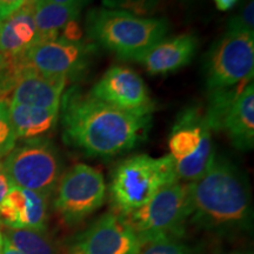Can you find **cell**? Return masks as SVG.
Here are the masks:
<instances>
[{"label": "cell", "mask_w": 254, "mask_h": 254, "mask_svg": "<svg viewBox=\"0 0 254 254\" xmlns=\"http://www.w3.org/2000/svg\"><path fill=\"white\" fill-rule=\"evenodd\" d=\"M59 118L68 145L90 157L110 158L144 140L152 116L124 112L74 86L64 92Z\"/></svg>", "instance_id": "cell-1"}, {"label": "cell", "mask_w": 254, "mask_h": 254, "mask_svg": "<svg viewBox=\"0 0 254 254\" xmlns=\"http://www.w3.org/2000/svg\"><path fill=\"white\" fill-rule=\"evenodd\" d=\"M190 221L218 234L252 230L253 206L249 182L228 159L214 155L208 170L189 183Z\"/></svg>", "instance_id": "cell-2"}, {"label": "cell", "mask_w": 254, "mask_h": 254, "mask_svg": "<svg viewBox=\"0 0 254 254\" xmlns=\"http://www.w3.org/2000/svg\"><path fill=\"white\" fill-rule=\"evenodd\" d=\"M87 36L120 58L135 60L165 39L170 24L164 18L136 15L113 8H93L85 23Z\"/></svg>", "instance_id": "cell-3"}, {"label": "cell", "mask_w": 254, "mask_h": 254, "mask_svg": "<svg viewBox=\"0 0 254 254\" xmlns=\"http://www.w3.org/2000/svg\"><path fill=\"white\" fill-rule=\"evenodd\" d=\"M179 182L176 161L170 154L152 158L138 154L116 167L110 184V194L117 213L128 215L147 204L159 190Z\"/></svg>", "instance_id": "cell-4"}, {"label": "cell", "mask_w": 254, "mask_h": 254, "mask_svg": "<svg viewBox=\"0 0 254 254\" xmlns=\"http://www.w3.org/2000/svg\"><path fill=\"white\" fill-rule=\"evenodd\" d=\"M190 217L189 184L177 182L159 190L147 204L126 215V219L142 245L161 238L178 239Z\"/></svg>", "instance_id": "cell-5"}, {"label": "cell", "mask_w": 254, "mask_h": 254, "mask_svg": "<svg viewBox=\"0 0 254 254\" xmlns=\"http://www.w3.org/2000/svg\"><path fill=\"white\" fill-rule=\"evenodd\" d=\"M204 114L211 131L224 132L238 150H252L254 146L253 80L211 92Z\"/></svg>", "instance_id": "cell-6"}, {"label": "cell", "mask_w": 254, "mask_h": 254, "mask_svg": "<svg viewBox=\"0 0 254 254\" xmlns=\"http://www.w3.org/2000/svg\"><path fill=\"white\" fill-rule=\"evenodd\" d=\"M208 93L253 80L254 31L227 27L205 63Z\"/></svg>", "instance_id": "cell-7"}, {"label": "cell", "mask_w": 254, "mask_h": 254, "mask_svg": "<svg viewBox=\"0 0 254 254\" xmlns=\"http://www.w3.org/2000/svg\"><path fill=\"white\" fill-rule=\"evenodd\" d=\"M2 165L12 186L33 190L46 198L56 190L63 173L57 148L40 139L14 147Z\"/></svg>", "instance_id": "cell-8"}, {"label": "cell", "mask_w": 254, "mask_h": 254, "mask_svg": "<svg viewBox=\"0 0 254 254\" xmlns=\"http://www.w3.org/2000/svg\"><path fill=\"white\" fill-rule=\"evenodd\" d=\"M106 183L100 171L77 164L60 178L55 207L69 226L77 225L103 206Z\"/></svg>", "instance_id": "cell-9"}, {"label": "cell", "mask_w": 254, "mask_h": 254, "mask_svg": "<svg viewBox=\"0 0 254 254\" xmlns=\"http://www.w3.org/2000/svg\"><path fill=\"white\" fill-rule=\"evenodd\" d=\"M95 52L97 47L87 41L58 37L37 43L18 60L41 74L68 80L86 72Z\"/></svg>", "instance_id": "cell-10"}, {"label": "cell", "mask_w": 254, "mask_h": 254, "mask_svg": "<svg viewBox=\"0 0 254 254\" xmlns=\"http://www.w3.org/2000/svg\"><path fill=\"white\" fill-rule=\"evenodd\" d=\"M90 93L110 106L138 116H152L155 109L142 78L126 66L117 65L107 69Z\"/></svg>", "instance_id": "cell-11"}, {"label": "cell", "mask_w": 254, "mask_h": 254, "mask_svg": "<svg viewBox=\"0 0 254 254\" xmlns=\"http://www.w3.org/2000/svg\"><path fill=\"white\" fill-rule=\"evenodd\" d=\"M141 243L126 217L106 213L88 227L69 254H139Z\"/></svg>", "instance_id": "cell-12"}, {"label": "cell", "mask_w": 254, "mask_h": 254, "mask_svg": "<svg viewBox=\"0 0 254 254\" xmlns=\"http://www.w3.org/2000/svg\"><path fill=\"white\" fill-rule=\"evenodd\" d=\"M198 46V38L194 34L165 38L135 62L152 75L168 74L189 65L194 58Z\"/></svg>", "instance_id": "cell-13"}, {"label": "cell", "mask_w": 254, "mask_h": 254, "mask_svg": "<svg viewBox=\"0 0 254 254\" xmlns=\"http://www.w3.org/2000/svg\"><path fill=\"white\" fill-rule=\"evenodd\" d=\"M212 135L205 114L198 107L185 109L177 117L168 139L170 155L176 161L195 153L207 136Z\"/></svg>", "instance_id": "cell-14"}, {"label": "cell", "mask_w": 254, "mask_h": 254, "mask_svg": "<svg viewBox=\"0 0 254 254\" xmlns=\"http://www.w3.org/2000/svg\"><path fill=\"white\" fill-rule=\"evenodd\" d=\"M38 41L32 0L0 25V52L9 60L23 57Z\"/></svg>", "instance_id": "cell-15"}, {"label": "cell", "mask_w": 254, "mask_h": 254, "mask_svg": "<svg viewBox=\"0 0 254 254\" xmlns=\"http://www.w3.org/2000/svg\"><path fill=\"white\" fill-rule=\"evenodd\" d=\"M38 41L52 40L62 36L66 26L77 21L82 5H60L47 0H32Z\"/></svg>", "instance_id": "cell-16"}, {"label": "cell", "mask_w": 254, "mask_h": 254, "mask_svg": "<svg viewBox=\"0 0 254 254\" xmlns=\"http://www.w3.org/2000/svg\"><path fill=\"white\" fill-rule=\"evenodd\" d=\"M7 105L17 138L36 140L50 133L58 124V111L15 103H8Z\"/></svg>", "instance_id": "cell-17"}, {"label": "cell", "mask_w": 254, "mask_h": 254, "mask_svg": "<svg viewBox=\"0 0 254 254\" xmlns=\"http://www.w3.org/2000/svg\"><path fill=\"white\" fill-rule=\"evenodd\" d=\"M27 199L24 189L12 186L7 195L0 204V222L11 227L12 230H20L26 227Z\"/></svg>", "instance_id": "cell-18"}, {"label": "cell", "mask_w": 254, "mask_h": 254, "mask_svg": "<svg viewBox=\"0 0 254 254\" xmlns=\"http://www.w3.org/2000/svg\"><path fill=\"white\" fill-rule=\"evenodd\" d=\"M5 237L23 254H56L49 240L40 232L20 228L11 230Z\"/></svg>", "instance_id": "cell-19"}, {"label": "cell", "mask_w": 254, "mask_h": 254, "mask_svg": "<svg viewBox=\"0 0 254 254\" xmlns=\"http://www.w3.org/2000/svg\"><path fill=\"white\" fill-rule=\"evenodd\" d=\"M25 194L27 199L25 230L43 232L46 228L47 198L45 195L30 190H25Z\"/></svg>", "instance_id": "cell-20"}, {"label": "cell", "mask_w": 254, "mask_h": 254, "mask_svg": "<svg viewBox=\"0 0 254 254\" xmlns=\"http://www.w3.org/2000/svg\"><path fill=\"white\" fill-rule=\"evenodd\" d=\"M139 254H199L176 238H161L142 244Z\"/></svg>", "instance_id": "cell-21"}, {"label": "cell", "mask_w": 254, "mask_h": 254, "mask_svg": "<svg viewBox=\"0 0 254 254\" xmlns=\"http://www.w3.org/2000/svg\"><path fill=\"white\" fill-rule=\"evenodd\" d=\"M17 139L9 117L8 105L0 100V159L13 150Z\"/></svg>", "instance_id": "cell-22"}, {"label": "cell", "mask_w": 254, "mask_h": 254, "mask_svg": "<svg viewBox=\"0 0 254 254\" xmlns=\"http://www.w3.org/2000/svg\"><path fill=\"white\" fill-rule=\"evenodd\" d=\"M161 0H103L104 6L106 8L123 9V11L131 12L136 15L151 14Z\"/></svg>", "instance_id": "cell-23"}, {"label": "cell", "mask_w": 254, "mask_h": 254, "mask_svg": "<svg viewBox=\"0 0 254 254\" xmlns=\"http://www.w3.org/2000/svg\"><path fill=\"white\" fill-rule=\"evenodd\" d=\"M253 15H254V2L253 0H247L245 6L241 8V11L238 12V13L231 19L227 27L254 31Z\"/></svg>", "instance_id": "cell-24"}, {"label": "cell", "mask_w": 254, "mask_h": 254, "mask_svg": "<svg viewBox=\"0 0 254 254\" xmlns=\"http://www.w3.org/2000/svg\"><path fill=\"white\" fill-rule=\"evenodd\" d=\"M28 0H0V19L1 21L14 14Z\"/></svg>", "instance_id": "cell-25"}, {"label": "cell", "mask_w": 254, "mask_h": 254, "mask_svg": "<svg viewBox=\"0 0 254 254\" xmlns=\"http://www.w3.org/2000/svg\"><path fill=\"white\" fill-rule=\"evenodd\" d=\"M12 185L11 183H9L7 174L5 172L4 165H2V161H0V204H1L2 200L5 199V196L7 195Z\"/></svg>", "instance_id": "cell-26"}, {"label": "cell", "mask_w": 254, "mask_h": 254, "mask_svg": "<svg viewBox=\"0 0 254 254\" xmlns=\"http://www.w3.org/2000/svg\"><path fill=\"white\" fill-rule=\"evenodd\" d=\"M239 0H214V4L219 11H230L237 5Z\"/></svg>", "instance_id": "cell-27"}, {"label": "cell", "mask_w": 254, "mask_h": 254, "mask_svg": "<svg viewBox=\"0 0 254 254\" xmlns=\"http://www.w3.org/2000/svg\"><path fill=\"white\" fill-rule=\"evenodd\" d=\"M1 254H23L20 251H18L14 246L11 245V243L7 240V238L4 237V241H2V249Z\"/></svg>", "instance_id": "cell-28"}, {"label": "cell", "mask_w": 254, "mask_h": 254, "mask_svg": "<svg viewBox=\"0 0 254 254\" xmlns=\"http://www.w3.org/2000/svg\"><path fill=\"white\" fill-rule=\"evenodd\" d=\"M47 1L56 2L60 5H82L84 6L87 2V0H47Z\"/></svg>", "instance_id": "cell-29"}, {"label": "cell", "mask_w": 254, "mask_h": 254, "mask_svg": "<svg viewBox=\"0 0 254 254\" xmlns=\"http://www.w3.org/2000/svg\"><path fill=\"white\" fill-rule=\"evenodd\" d=\"M9 63H11V60H9L7 57H6L4 53L0 52V73H1L4 69L7 67L9 65Z\"/></svg>", "instance_id": "cell-30"}, {"label": "cell", "mask_w": 254, "mask_h": 254, "mask_svg": "<svg viewBox=\"0 0 254 254\" xmlns=\"http://www.w3.org/2000/svg\"><path fill=\"white\" fill-rule=\"evenodd\" d=\"M2 241H4V236L0 233V252H1V249H2Z\"/></svg>", "instance_id": "cell-31"}, {"label": "cell", "mask_w": 254, "mask_h": 254, "mask_svg": "<svg viewBox=\"0 0 254 254\" xmlns=\"http://www.w3.org/2000/svg\"><path fill=\"white\" fill-rule=\"evenodd\" d=\"M230 254H250V253H241V252H234V253H230Z\"/></svg>", "instance_id": "cell-32"}, {"label": "cell", "mask_w": 254, "mask_h": 254, "mask_svg": "<svg viewBox=\"0 0 254 254\" xmlns=\"http://www.w3.org/2000/svg\"><path fill=\"white\" fill-rule=\"evenodd\" d=\"M1 23H2V21H1V19H0V25H1Z\"/></svg>", "instance_id": "cell-33"}]
</instances>
